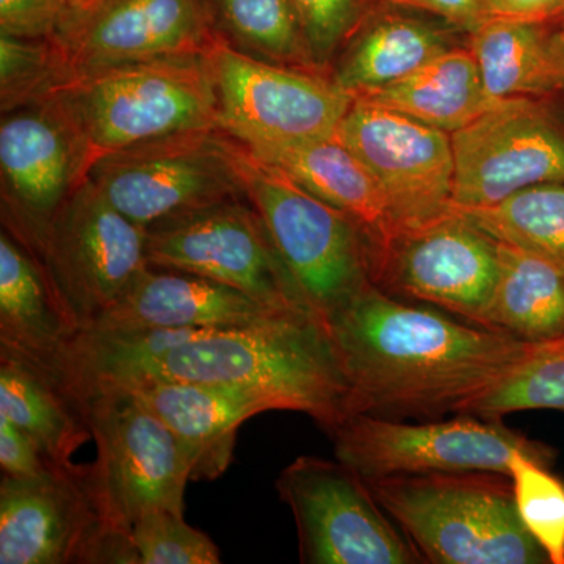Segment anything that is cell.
Segmentation results:
<instances>
[{
  "label": "cell",
  "instance_id": "obj_15",
  "mask_svg": "<svg viewBox=\"0 0 564 564\" xmlns=\"http://www.w3.org/2000/svg\"><path fill=\"white\" fill-rule=\"evenodd\" d=\"M336 139L377 181L392 236L454 214L452 133L355 98Z\"/></svg>",
  "mask_w": 564,
  "mask_h": 564
},
{
  "label": "cell",
  "instance_id": "obj_16",
  "mask_svg": "<svg viewBox=\"0 0 564 564\" xmlns=\"http://www.w3.org/2000/svg\"><path fill=\"white\" fill-rule=\"evenodd\" d=\"M499 267V242L455 210L370 247V280L380 291L478 326Z\"/></svg>",
  "mask_w": 564,
  "mask_h": 564
},
{
  "label": "cell",
  "instance_id": "obj_27",
  "mask_svg": "<svg viewBox=\"0 0 564 564\" xmlns=\"http://www.w3.org/2000/svg\"><path fill=\"white\" fill-rule=\"evenodd\" d=\"M0 415L29 434L54 467L69 466L93 440L80 403L28 364L0 356Z\"/></svg>",
  "mask_w": 564,
  "mask_h": 564
},
{
  "label": "cell",
  "instance_id": "obj_20",
  "mask_svg": "<svg viewBox=\"0 0 564 564\" xmlns=\"http://www.w3.org/2000/svg\"><path fill=\"white\" fill-rule=\"evenodd\" d=\"M121 386L169 426L191 463L192 481L220 478L231 466L240 425L278 411L272 400L234 386L173 380Z\"/></svg>",
  "mask_w": 564,
  "mask_h": 564
},
{
  "label": "cell",
  "instance_id": "obj_19",
  "mask_svg": "<svg viewBox=\"0 0 564 564\" xmlns=\"http://www.w3.org/2000/svg\"><path fill=\"white\" fill-rule=\"evenodd\" d=\"M284 317L302 315L272 310L231 285L199 274L148 265L87 333L232 328Z\"/></svg>",
  "mask_w": 564,
  "mask_h": 564
},
{
  "label": "cell",
  "instance_id": "obj_5",
  "mask_svg": "<svg viewBox=\"0 0 564 564\" xmlns=\"http://www.w3.org/2000/svg\"><path fill=\"white\" fill-rule=\"evenodd\" d=\"M234 154L245 196L265 221L285 265L326 323L372 284L369 237L344 212L259 161L237 141Z\"/></svg>",
  "mask_w": 564,
  "mask_h": 564
},
{
  "label": "cell",
  "instance_id": "obj_12",
  "mask_svg": "<svg viewBox=\"0 0 564 564\" xmlns=\"http://www.w3.org/2000/svg\"><path fill=\"white\" fill-rule=\"evenodd\" d=\"M148 229L115 209L91 181L55 215L36 262L77 332H88L150 263Z\"/></svg>",
  "mask_w": 564,
  "mask_h": 564
},
{
  "label": "cell",
  "instance_id": "obj_2",
  "mask_svg": "<svg viewBox=\"0 0 564 564\" xmlns=\"http://www.w3.org/2000/svg\"><path fill=\"white\" fill-rule=\"evenodd\" d=\"M141 380L234 386L259 393L278 411L314 419L325 432L350 415V391L328 326L318 318L284 317L207 329L144 364Z\"/></svg>",
  "mask_w": 564,
  "mask_h": 564
},
{
  "label": "cell",
  "instance_id": "obj_8",
  "mask_svg": "<svg viewBox=\"0 0 564 564\" xmlns=\"http://www.w3.org/2000/svg\"><path fill=\"white\" fill-rule=\"evenodd\" d=\"M0 563L139 564L131 533L104 513L90 464L0 481Z\"/></svg>",
  "mask_w": 564,
  "mask_h": 564
},
{
  "label": "cell",
  "instance_id": "obj_34",
  "mask_svg": "<svg viewBox=\"0 0 564 564\" xmlns=\"http://www.w3.org/2000/svg\"><path fill=\"white\" fill-rule=\"evenodd\" d=\"M380 2L383 0H292L307 50L318 69L332 63Z\"/></svg>",
  "mask_w": 564,
  "mask_h": 564
},
{
  "label": "cell",
  "instance_id": "obj_6",
  "mask_svg": "<svg viewBox=\"0 0 564 564\" xmlns=\"http://www.w3.org/2000/svg\"><path fill=\"white\" fill-rule=\"evenodd\" d=\"M79 403L98 451L93 484L110 524L131 533L148 511L184 516L191 463L169 426L121 384L91 386Z\"/></svg>",
  "mask_w": 564,
  "mask_h": 564
},
{
  "label": "cell",
  "instance_id": "obj_21",
  "mask_svg": "<svg viewBox=\"0 0 564 564\" xmlns=\"http://www.w3.org/2000/svg\"><path fill=\"white\" fill-rule=\"evenodd\" d=\"M380 2L345 44L333 79L358 98L389 87L437 55L462 46L464 33L434 17Z\"/></svg>",
  "mask_w": 564,
  "mask_h": 564
},
{
  "label": "cell",
  "instance_id": "obj_24",
  "mask_svg": "<svg viewBox=\"0 0 564 564\" xmlns=\"http://www.w3.org/2000/svg\"><path fill=\"white\" fill-rule=\"evenodd\" d=\"M250 152L358 223L369 237L370 247L392 236L388 207L377 181L336 137Z\"/></svg>",
  "mask_w": 564,
  "mask_h": 564
},
{
  "label": "cell",
  "instance_id": "obj_38",
  "mask_svg": "<svg viewBox=\"0 0 564 564\" xmlns=\"http://www.w3.org/2000/svg\"><path fill=\"white\" fill-rule=\"evenodd\" d=\"M489 17L503 20L552 22L564 14V0H486Z\"/></svg>",
  "mask_w": 564,
  "mask_h": 564
},
{
  "label": "cell",
  "instance_id": "obj_4",
  "mask_svg": "<svg viewBox=\"0 0 564 564\" xmlns=\"http://www.w3.org/2000/svg\"><path fill=\"white\" fill-rule=\"evenodd\" d=\"M381 507L432 564H551L496 473L397 475L366 480Z\"/></svg>",
  "mask_w": 564,
  "mask_h": 564
},
{
  "label": "cell",
  "instance_id": "obj_36",
  "mask_svg": "<svg viewBox=\"0 0 564 564\" xmlns=\"http://www.w3.org/2000/svg\"><path fill=\"white\" fill-rule=\"evenodd\" d=\"M39 445L18 429L6 415H0V469L2 477H35L51 469Z\"/></svg>",
  "mask_w": 564,
  "mask_h": 564
},
{
  "label": "cell",
  "instance_id": "obj_39",
  "mask_svg": "<svg viewBox=\"0 0 564 564\" xmlns=\"http://www.w3.org/2000/svg\"><path fill=\"white\" fill-rule=\"evenodd\" d=\"M545 104H547L549 109H551L552 115L558 120L560 124L564 128V91L560 93V95L552 96V98L544 99Z\"/></svg>",
  "mask_w": 564,
  "mask_h": 564
},
{
  "label": "cell",
  "instance_id": "obj_13",
  "mask_svg": "<svg viewBox=\"0 0 564 564\" xmlns=\"http://www.w3.org/2000/svg\"><path fill=\"white\" fill-rule=\"evenodd\" d=\"M276 491L295 519L304 564L425 563L361 475L337 458L299 456Z\"/></svg>",
  "mask_w": 564,
  "mask_h": 564
},
{
  "label": "cell",
  "instance_id": "obj_18",
  "mask_svg": "<svg viewBox=\"0 0 564 564\" xmlns=\"http://www.w3.org/2000/svg\"><path fill=\"white\" fill-rule=\"evenodd\" d=\"M0 176L3 229L36 259L55 215L88 177L76 135L51 102L2 115Z\"/></svg>",
  "mask_w": 564,
  "mask_h": 564
},
{
  "label": "cell",
  "instance_id": "obj_25",
  "mask_svg": "<svg viewBox=\"0 0 564 564\" xmlns=\"http://www.w3.org/2000/svg\"><path fill=\"white\" fill-rule=\"evenodd\" d=\"M499 276L480 326L530 345L564 339V270L514 245L499 242Z\"/></svg>",
  "mask_w": 564,
  "mask_h": 564
},
{
  "label": "cell",
  "instance_id": "obj_33",
  "mask_svg": "<svg viewBox=\"0 0 564 564\" xmlns=\"http://www.w3.org/2000/svg\"><path fill=\"white\" fill-rule=\"evenodd\" d=\"M131 540L139 564H218L217 544L184 516L165 510L141 514L132 525Z\"/></svg>",
  "mask_w": 564,
  "mask_h": 564
},
{
  "label": "cell",
  "instance_id": "obj_17",
  "mask_svg": "<svg viewBox=\"0 0 564 564\" xmlns=\"http://www.w3.org/2000/svg\"><path fill=\"white\" fill-rule=\"evenodd\" d=\"M454 209H484L516 193L564 181V128L547 104H497L452 133Z\"/></svg>",
  "mask_w": 564,
  "mask_h": 564
},
{
  "label": "cell",
  "instance_id": "obj_7",
  "mask_svg": "<svg viewBox=\"0 0 564 564\" xmlns=\"http://www.w3.org/2000/svg\"><path fill=\"white\" fill-rule=\"evenodd\" d=\"M218 131L250 151L333 139L355 96L333 77L262 61L218 35L207 51Z\"/></svg>",
  "mask_w": 564,
  "mask_h": 564
},
{
  "label": "cell",
  "instance_id": "obj_40",
  "mask_svg": "<svg viewBox=\"0 0 564 564\" xmlns=\"http://www.w3.org/2000/svg\"><path fill=\"white\" fill-rule=\"evenodd\" d=\"M556 29H558V32L562 33L563 40H564V14L558 18V20L554 21Z\"/></svg>",
  "mask_w": 564,
  "mask_h": 564
},
{
  "label": "cell",
  "instance_id": "obj_28",
  "mask_svg": "<svg viewBox=\"0 0 564 564\" xmlns=\"http://www.w3.org/2000/svg\"><path fill=\"white\" fill-rule=\"evenodd\" d=\"M454 210L499 242L543 256L564 270V181L533 185L484 209Z\"/></svg>",
  "mask_w": 564,
  "mask_h": 564
},
{
  "label": "cell",
  "instance_id": "obj_10",
  "mask_svg": "<svg viewBox=\"0 0 564 564\" xmlns=\"http://www.w3.org/2000/svg\"><path fill=\"white\" fill-rule=\"evenodd\" d=\"M147 258L151 267L199 274L272 310L323 321L247 196L152 226Z\"/></svg>",
  "mask_w": 564,
  "mask_h": 564
},
{
  "label": "cell",
  "instance_id": "obj_30",
  "mask_svg": "<svg viewBox=\"0 0 564 564\" xmlns=\"http://www.w3.org/2000/svg\"><path fill=\"white\" fill-rule=\"evenodd\" d=\"M538 410L564 413V339L532 345L529 355L467 414L502 421L513 413Z\"/></svg>",
  "mask_w": 564,
  "mask_h": 564
},
{
  "label": "cell",
  "instance_id": "obj_26",
  "mask_svg": "<svg viewBox=\"0 0 564 564\" xmlns=\"http://www.w3.org/2000/svg\"><path fill=\"white\" fill-rule=\"evenodd\" d=\"M358 98L448 133L500 104L489 98L469 46L444 52L404 79Z\"/></svg>",
  "mask_w": 564,
  "mask_h": 564
},
{
  "label": "cell",
  "instance_id": "obj_35",
  "mask_svg": "<svg viewBox=\"0 0 564 564\" xmlns=\"http://www.w3.org/2000/svg\"><path fill=\"white\" fill-rule=\"evenodd\" d=\"M70 0H0V33L18 39H50Z\"/></svg>",
  "mask_w": 564,
  "mask_h": 564
},
{
  "label": "cell",
  "instance_id": "obj_1",
  "mask_svg": "<svg viewBox=\"0 0 564 564\" xmlns=\"http://www.w3.org/2000/svg\"><path fill=\"white\" fill-rule=\"evenodd\" d=\"M350 414L441 419L467 414L532 350L444 311L393 299L369 284L326 321Z\"/></svg>",
  "mask_w": 564,
  "mask_h": 564
},
{
  "label": "cell",
  "instance_id": "obj_11",
  "mask_svg": "<svg viewBox=\"0 0 564 564\" xmlns=\"http://www.w3.org/2000/svg\"><path fill=\"white\" fill-rule=\"evenodd\" d=\"M87 180L144 229L245 198L234 141L221 131L180 133L111 152Z\"/></svg>",
  "mask_w": 564,
  "mask_h": 564
},
{
  "label": "cell",
  "instance_id": "obj_37",
  "mask_svg": "<svg viewBox=\"0 0 564 564\" xmlns=\"http://www.w3.org/2000/svg\"><path fill=\"white\" fill-rule=\"evenodd\" d=\"M383 2L437 18L454 25L466 35L491 18L486 0H383Z\"/></svg>",
  "mask_w": 564,
  "mask_h": 564
},
{
  "label": "cell",
  "instance_id": "obj_14",
  "mask_svg": "<svg viewBox=\"0 0 564 564\" xmlns=\"http://www.w3.org/2000/svg\"><path fill=\"white\" fill-rule=\"evenodd\" d=\"M218 35L209 0H70L47 40L70 79L128 63L202 57Z\"/></svg>",
  "mask_w": 564,
  "mask_h": 564
},
{
  "label": "cell",
  "instance_id": "obj_3",
  "mask_svg": "<svg viewBox=\"0 0 564 564\" xmlns=\"http://www.w3.org/2000/svg\"><path fill=\"white\" fill-rule=\"evenodd\" d=\"M47 102L76 135L87 174L111 152L180 133L218 131L217 96L204 55L79 74Z\"/></svg>",
  "mask_w": 564,
  "mask_h": 564
},
{
  "label": "cell",
  "instance_id": "obj_29",
  "mask_svg": "<svg viewBox=\"0 0 564 564\" xmlns=\"http://www.w3.org/2000/svg\"><path fill=\"white\" fill-rule=\"evenodd\" d=\"M229 43L262 61L315 70L292 0H209Z\"/></svg>",
  "mask_w": 564,
  "mask_h": 564
},
{
  "label": "cell",
  "instance_id": "obj_22",
  "mask_svg": "<svg viewBox=\"0 0 564 564\" xmlns=\"http://www.w3.org/2000/svg\"><path fill=\"white\" fill-rule=\"evenodd\" d=\"M77 332L63 314L40 263L3 229L0 234V356L58 381Z\"/></svg>",
  "mask_w": 564,
  "mask_h": 564
},
{
  "label": "cell",
  "instance_id": "obj_9",
  "mask_svg": "<svg viewBox=\"0 0 564 564\" xmlns=\"http://www.w3.org/2000/svg\"><path fill=\"white\" fill-rule=\"evenodd\" d=\"M334 456L364 480L441 473H496L510 477L516 454L552 462L551 448L500 421L456 414L451 421L406 423L350 414L326 432Z\"/></svg>",
  "mask_w": 564,
  "mask_h": 564
},
{
  "label": "cell",
  "instance_id": "obj_32",
  "mask_svg": "<svg viewBox=\"0 0 564 564\" xmlns=\"http://www.w3.org/2000/svg\"><path fill=\"white\" fill-rule=\"evenodd\" d=\"M69 80L51 41L0 33V109L2 115L47 101Z\"/></svg>",
  "mask_w": 564,
  "mask_h": 564
},
{
  "label": "cell",
  "instance_id": "obj_31",
  "mask_svg": "<svg viewBox=\"0 0 564 564\" xmlns=\"http://www.w3.org/2000/svg\"><path fill=\"white\" fill-rule=\"evenodd\" d=\"M549 464L536 455L516 454L510 480L522 524L551 564H564V481L549 470Z\"/></svg>",
  "mask_w": 564,
  "mask_h": 564
},
{
  "label": "cell",
  "instance_id": "obj_23",
  "mask_svg": "<svg viewBox=\"0 0 564 564\" xmlns=\"http://www.w3.org/2000/svg\"><path fill=\"white\" fill-rule=\"evenodd\" d=\"M467 39L494 101H543L564 91V40L554 21L489 18Z\"/></svg>",
  "mask_w": 564,
  "mask_h": 564
}]
</instances>
